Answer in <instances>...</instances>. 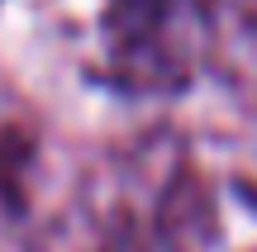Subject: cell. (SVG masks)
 Masks as SVG:
<instances>
[{
    "mask_svg": "<svg viewBox=\"0 0 257 252\" xmlns=\"http://www.w3.org/2000/svg\"><path fill=\"white\" fill-rule=\"evenodd\" d=\"M195 15H200V0H110L105 38H110L114 76L128 91L186 86Z\"/></svg>",
    "mask_w": 257,
    "mask_h": 252,
    "instance_id": "cell-1",
    "label": "cell"
}]
</instances>
